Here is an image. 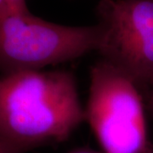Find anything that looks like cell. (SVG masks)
Instances as JSON below:
<instances>
[{
	"label": "cell",
	"mask_w": 153,
	"mask_h": 153,
	"mask_svg": "<svg viewBox=\"0 0 153 153\" xmlns=\"http://www.w3.org/2000/svg\"><path fill=\"white\" fill-rule=\"evenodd\" d=\"M85 122L76 78L66 70L0 76V137L32 151L66 140Z\"/></svg>",
	"instance_id": "1"
},
{
	"label": "cell",
	"mask_w": 153,
	"mask_h": 153,
	"mask_svg": "<svg viewBox=\"0 0 153 153\" xmlns=\"http://www.w3.org/2000/svg\"><path fill=\"white\" fill-rule=\"evenodd\" d=\"M149 108L153 113V85L149 88V98H148Z\"/></svg>",
	"instance_id": "9"
},
{
	"label": "cell",
	"mask_w": 153,
	"mask_h": 153,
	"mask_svg": "<svg viewBox=\"0 0 153 153\" xmlns=\"http://www.w3.org/2000/svg\"><path fill=\"white\" fill-rule=\"evenodd\" d=\"M69 153H104L103 152H97L92 149H88V148H80V149H76L74 150Z\"/></svg>",
	"instance_id": "8"
},
{
	"label": "cell",
	"mask_w": 153,
	"mask_h": 153,
	"mask_svg": "<svg viewBox=\"0 0 153 153\" xmlns=\"http://www.w3.org/2000/svg\"><path fill=\"white\" fill-rule=\"evenodd\" d=\"M88 122L104 153H152L139 87L100 59L90 70Z\"/></svg>",
	"instance_id": "2"
},
{
	"label": "cell",
	"mask_w": 153,
	"mask_h": 153,
	"mask_svg": "<svg viewBox=\"0 0 153 153\" xmlns=\"http://www.w3.org/2000/svg\"><path fill=\"white\" fill-rule=\"evenodd\" d=\"M30 152L27 148L16 145L0 137V153H26Z\"/></svg>",
	"instance_id": "6"
},
{
	"label": "cell",
	"mask_w": 153,
	"mask_h": 153,
	"mask_svg": "<svg viewBox=\"0 0 153 153\" xmlns=\"http://www.w3.org/2000/svg\"><path fill=\"white\" fill-rule=\"evenodd\" d=\"M11 15L5 0H0V19Z\"/></svg>",
	"instance_id": "7"
},
{
	"label": "cell",
	"mask_w": 153,
	"mask_h": 153,
	"mask_svg": "<svg viewBox=\"0 0 153 153\" xmlns=\"http://www.w3.org/2000/svg\"><path fill=\"white\" fill-rule=\"evenodd\" d=\"M97 52L139 88L153 85V0H100Z\"/></svg>",
	"instance_id": "4"
},
{
	"label": "cell",
	"mask_w": 153,
	"mask_h": 153,
	"mask_svg": "<svg viewBox=\"0 0 153 153\" xmlns=\"http://www.w3.org/2000/svg\"><path fill=\"white\" fill-rule=\"evenodd\" d=\"M100 24L70 27L47 22L30 12L0 19V72L40 71L97 51Z\"/></svg>",
	"instance_id": "3"
},
{
	"label": "cell",
	"mask_w": 153,
	"mask_h": 153,
	"mask_svg": "<svg viewBox=\"0 0 153 153\" xmlns=\"http://www.w3.org/2000/svg\"><path fill=\"white\" fill-rule=\"evenodd\" d=\"M11 15H22L30 13L27 0H5Z\"/></svg>",
	"instance_id": "5"
}]
</instances>
